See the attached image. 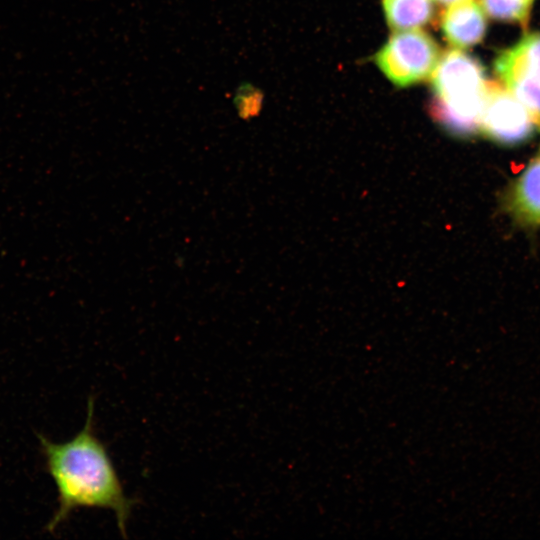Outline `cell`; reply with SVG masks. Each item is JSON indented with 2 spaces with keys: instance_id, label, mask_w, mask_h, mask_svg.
<instances>
[{
  "instance_id": "obj_1",
  "label": "cell",
  "mask_w": 540,
  "mask_h": 540,
  "mask_svg": "<svg viewBox=\"0 0 540 540\" xmlns=\"http://www.w3.org/2000/svg\"><path fill=\"white\" fill-rule=\"evenodd\" d=\"M94 399L88 400L83 429L71 440L55 443L38 435L45 467L58 492V506L46 531L53 533L78 508L112 510L124 538L132 506L105 445L93 429Z\"/></svg>"
},
{
  "instance_id": "obj_2",
  "label": "cell",
  "mask_w": 540,
  "mask_h": 540,
  "mask_svg": "<svg viewBox=\"0 0 540 540\" xmlns=\"http://www.w3.org/2000/svg\"><path fill=\"white\" fill-rule=\"evenodd\" d=\"M485 69L473 56L446 51L432 73V118L448 132L474 136L480 131L487 81Z\"/></svg>"
},
{
  "instance_id": "obj_3",
  "label": "cell",
  "mask_w": 540,
  "mask_h": 540,
  "mask_svg": "<svg viewBox=\"0 0 540 540\" xmlns=\"http://www.w3.org/2000/svg\"><path fill=\"white\" fill-rule=\"evenodd\" d=\"M375 61L393 84L406 87L432 75L439 61V48L424 31L401 30L377 52Z\"/></svg>"
},
{
  "instance_id": "obj_4",
  "label": "cell",
  "mask_w": 540,
  "mask_h": 540,
  "mask_svg": "<svg viewBox=\"0 0 540 540\" xmlns=\"http://www.w3.org/2000/svg\"><path fill=\"white\" fill-rule=\"evenodd\" d=\"M494 69L540 128V32L524 36L501 52L495 59Z\"/></svg>"
},
{
  "instance_id": "obj_5",
  "label": "cell",
  "mask_w": 540,
  "mask_h": 540,
  "mask_svg": "<svg viewBox=\"0 0 540 540\" xmlns=\"http://www.w3.org/2000/svg\"><path fill=\"white\" fill-rule=\"evenodd\" d=\"M536 127L528 109L506 87L487 81L480 132L496 143L515 146L532 138Z\"/></svg>"
},
{
  "instance_id": "obj_6",
  "label": "cell",
  "mask_w": 540,
  "mask_h": 540,
  "mask_svg": "<svg viewBox=\"0 0 540 540\" xmlns=\"http://www.w3.org/2000/svg\"><path fill=\"white\" fill-rule=\"evenodd\" d=\"M503 206L523 227H540V150L507 188Z\"/></svg>"
},
{
  "instance_id": "obj_7",
  "label": "cell",
  "mask_w": 540,
  "mask_h": 540,
  "mask_svg": "<svg viewBox=\"0 0 540 540\" xmlns=\"http://www.w3.org/2000/svg\"><path fill=\"white\" fill-rule=\"evenodd\" d=\"M442 13L440 28L446 41L457 49L469 48L482 41L487 21L478 0H457Z\"/></svg>"
},
{
  "instance_id": "obj_8",
  "label": "cell",
  "mask_w": 540,
  "mask_h": 540,
  "mask_svg": "<svg viewBox=\"0 0 540 540\" xmlns=\"http://www.w3.org/2000/svg\"><path fill=\"white\" fill-rule=\"evenodd\" d=\"M383 8L388 25L399 31L428 24L434 13L431 0H383Z\"/></svg>"
},
{
  "instance_id": "obj_9",
  "label": "cell",
  "mask_w": 540,
  "mask_h": 540,
  "mask_svg": "<svg viewBox=\"0 0 540 540\" xmlns=\"http://www.w3.org/2000/svg\"><path fill=\"white\" fill-rule=\"evenodd\" d=\"M481 2L492 18L525 26L534 0H481Z\"/></svg>"
},
{
  "instance_id": "obj_10",
  "label": "cell",
  "mask_w": 540,
  "mask_h": 540,
  "mask_svg": "<svg viewBox=\"0 0 540 540\" xmlns=\"http://www.w3.org/2000/svg\"><path fill=\"white\" fill-rule=\"evenodd\" d=\"M436 1L442 4H451L457 0H436Z\"/></svg>"
}]
</instances>
